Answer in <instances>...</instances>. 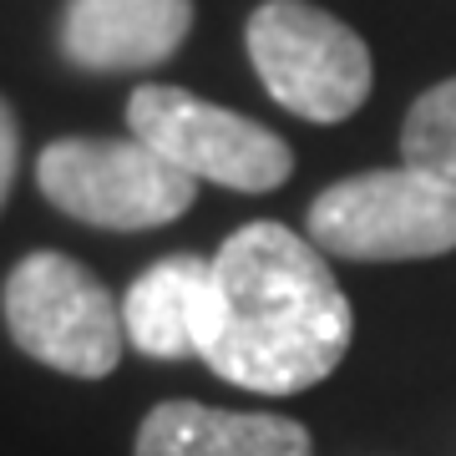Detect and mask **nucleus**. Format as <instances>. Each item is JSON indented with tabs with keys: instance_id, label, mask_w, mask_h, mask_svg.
<instances>
[{
	"instance_id": "nucleus-1",
	"label": "nucleus",
	"mask_w": 456,
	"mask_h": 456,
	"mask_svg": "<svg viewBox=\"0 0 456 456\" xmlns=\"http://www.w3.org/2000/svg\"><path fill=\"white\" fill-rule=\"evenodd\" d=\"M224 330L203 360L228 386L294 395L320 386L355 340V310L325 254L284 224H244L213 254Z\"/></svg>"
},
{
	"instance_id": "nucleus-2",
	"label": "nucleus",
	"mask_w": 456,
	"mask_h": 456,
	"mask_svg": "<svg viewBox=\"0 0 456 456\" xmlns=\"http://www.w3.org/2000/svg\"><path fill=\"white\" fill-rule=\"evenodd\" d=\"M310 244L355 264L436 259L456 248V193L416 167H370L310 203Z\"/></svg>"
},
{
	"instance_id": "nucleus-3",
	"label": "nucleus",
	"mask_w": 456,
	"mask_h": 456,
	"mask_svg": "<svg viewBox=\"0 0 456 456\" xmlns=\"http://www.w3.org/2000/svg\"><path fill=\"white\" fill-rule=\"evenodd\" d=\"M5 330L31 360L77 380H102L122 360V305L86 264L36 248L5 274Z\"/></svg>"
},
{
	"instance_id": "nucleus-4",
	"label": "nucleus",
	"mask_w": 456,
	"mask_h": 456,
	"mask_svg": "<svg viewBox=\"0 0 456 456\" xmlns=\"http://www.w3.org/2000/svg\"><path fill=\"white\" fill-rule=\"evenodd\" d=\"M36 188L51 208L92 228L142 233L193 208L198 183L137 137H56L36 158Z\"/></svg>"
},
{
	"instance_id": "nucleus-5",
	"label": "nucleus",
	"mask_w": 456,
	"mask_h": 456,
	"mask_svg": "<svg viewBox=\"0 0 456 456\" xmlns=\"http://www.w3.org/2000/svg\"><path fill=\"white\" fill-rule=\"evenodd\" d=\"M244 41L264 92L305 122H345L370 97V46L310 0H264Z\"/></svg>"
},
{
	"instance_id": "nucleus-6",
	"label": "nucleus",
	"mask_w": 456,
	"mask_h": 456,
	"mask_svg": "<svg viewBox=\"0 0 456 456\" xmlns=\"http://www.w3.org/2000/svg\"><path fill=\"white\" fill-rule=\"evenodd\" d=\"M127 132L193 183H218L233 193H269L294 173V152L279 132L183 86H137L127 102Z\"/></svg>"
},
{
	"instance_id": "nucleus-7",
	"label": "nucleus",
	"mask_w": 456,
	"mask_h": 456,
	"mask_svg": "<svg viewBox=\"0 0 456 456\" xmlns=\"http://www.w3.org/2000/svg\"><path fill=\"white\" fill-rule=\"evenodd\" d=\"M122 330L147 360H203L224 330V289L213 259L173 254L142 269L122 299Z\"/></svg>"
},
{
	"instance_id": "nucleus-8",
	"label": "nucleus",
	"mask_w": 456,
	"mask_h": 456,
	"mask_svg": "<svg viewBox=\"0 0 456 456\" xmlns=\"http://www.w3.org/2000/svg\"><path fill=\"white\" fill-rule=\"evenodd\" d=\"M193 31V0H66L61 56L82 71L163 66Z\"/></svg>"
},
{
	"instance_id": "nucleus-9",
	"label": "nucleus",
	"mask_w": 456,
	"mask_h": 456,
	"mask_svg": "<svg viewBox=\"0 0 456 456\" xmlns=\"http://www.w3.org/2000/svg\"><path fill=\"white\" fill-rule=\"evenodd\" d=\"M137 456H314V441L289 416L163 401L137 426Z\"/></svg>"
},
{
	"instance_id": "nucleus-10",
	"label": "nucleus",
	"mask_w": 456,
	"mask_h": 456,
	"mask_svg": "<svg viewBox=\"0 0 456 456\" xmlns=\"http://www.w3.org/2000/svg\"><path fill=\"white\" fill-rule=\"evenodd\" d=\"M401 158L406 167L446 183L456 193V77L411 102L406 122H401Z\"/></svg>"
},
{
	"instance_id": "nucleus-11",
	"label": "nucleus",
	"mask_w": 456,
	"mask_h": 456,
	"mask_svg": "<svg viewBox=\"0 0 456 456\" xmlns=\"http://www.w3.org/2000/svg\"><path fill=\"white\" fill-rule=\"evenodd\" d=\"M16 167H20V122H16V112H11V102L0 97V208H5V198H11Z\"/></svg>"
}]
</instances>
